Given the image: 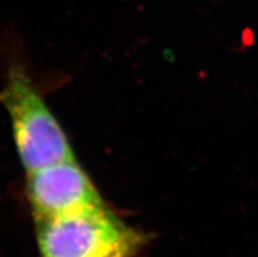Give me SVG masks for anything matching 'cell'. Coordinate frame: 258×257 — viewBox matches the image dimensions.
<instances>
[{"mask_svg": "<svg viewBox=\"0 0 258 257\" xmlns=\"http://www.w3.org/2000/svg\"><path fill=\"white\" fill-rule=\"evenodd\" d=\"M41 257H134L146 236L109 210L104 203L51 218L37 219Z\"/></svg>", "mask_w": 258, "mask_h": 257, "instance_id": "cell-1", "label": "cell"}, {"mask_svg": "<svg viewBox=\"0 0 258 257\" xmlns=\"http://www.w3.org/2000/svg\"><path fill=\"white\" fill-rule=\"evenodd\" d=\"M0 102L10 116L17 152L28 172L74 158L64 131L20 65L8 71Z\"/></svg>", "mask_w": 258, "mask_h": 257, "instance_id": "cell-2", "label": "cell"}, {"mask_svg": "<svg viewBox=\"0 0 258 257\" xmlns=\"http://www.w3.org/2000/svg\"><path fill=\"white\" fill-rule=\"evenodd\" d=\"M26 192L34 221L104 203L75 158L29 171Z\"/></svg>", "mask_w": 258, "mask_h": 257, "instance_id": "cell-3", "label": "cell"}, {"mask_svg": "<svg viewBox=\"0 0 258 257\" xmlns=\"http://www.w3.org/2000/svg\"><path fill=\"white\" fill-rule=\"evenodd\" d=\"M111 257H128V256H123V254H118V256H111Z\"/></svg>", "mask_w": 258, "mask_h": 257, "instance_id": "cell-4", "label": "cell"}]
</instances>
